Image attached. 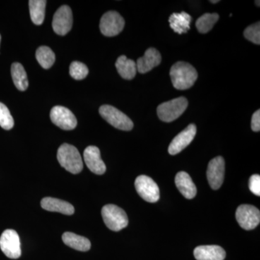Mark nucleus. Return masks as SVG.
Returning a JSON list of instances; mask_svg holds the SVG:
<instances>
[{
  "instance_id": "1",
  "label": "nucleus",
  "mask_w": 260,
  "mask_h": 260,
  "mask_svg": "<svg viewBox=\"0 0 260 260\" xmlns=\"http://www.w3.org/2000/svg\"><path fill=\"white\" fill-rule=\"evenodd\" d=\"M173 85L177 90H187L194 85L198 74L194 67L185 61H178L170 70Z\"/></svg>"
},
{
  "instance_id": "2",
  "label": "nucleus",
  "mask_w": 260,
  "mask_h": 260,
  "mask_svg": "<svg viewBox=\"0 0 260 260\" xmlns=\"http://www.w3.org/2000/svg\"><path fill=\"white\" fill-rule=\"evenodd\" d=\"M57 160L61 167L72 174H79L83 170L81 155L73 145L67 143L61 145L58 149Z\"/></svg>"
},
{
  "instance_id": "3",
  "label": "nucleus",
  "mask_w": 260,
  "mask_h": 260,
  "mask_svg": "<svg viewBox=\"0 0 260 260\" xmlns=\"http://www.w3.org/2000/svg\"><path fill=\"white\" fill-rule=\"evenodd\" d=\"M102 215L104 223L114 232L122 230L129 223L125 211L115 205H107L103 207Z\"/></svg>"
},
{
  "instance_id": "4",
  "label": "nucleus",
  "mask_w": 260,
  "mask_h": 260,
  "mask_svg": "<svg viewBox=\"0 0 260 260\" xmlns=\"http://www.w3.org/2000/svg\"><path fill=\"white\" fill-rule=\"evenodd\" d=\"M187 107V99L184 97H179L160 104L157 109V114L160 120L171 122L176 120L185 112Z\"/></svg>"
},
{
  "instance_id": "5",
  "label": "nucleus",
  "mask_w": 260,
  "mask_h": 260,
  "mask_svg": "<svg viewBox=\"0 0 260 260\" xmlns=\"http://www.w3.org/2000/svg\"><path fill=\"white\" fill-rule=\"evenodd\" d=\"M99 114L111 125L123 131L133 129L134 124L126 114L110 105H103L99 109Z\"/></svg>"
},
{
  "instance_id": "6",
  "label": "nucleus",
  "mask_w": 260,
  "mask_h": 260,
  "mask_svg": "<svg viewBox=\"0 0 260 260\" xmlns=\"http://www.w3.org/2000/svg\"><path fill=\"white\" fill-rule=\"evenodd\" d=\"M0 249L10 259H18L21 256L20 237L13 229H7L0 237Z\"/></svg>"
},
{
  "instance_id": "7",
  "label": "nucleus",
  "mask_w": 260,
  "mask_h": 260,
  "mask_svg": "<svg viewBox=\"0 0 260 260\" xmlns=\"http://www.w3.org/2000/svg\"><path fill=\"white\" fill-rule=\"evenodd\" d=\"M124 18L116 11H109L103 15L100 21V30L103 35L112 37L120 34L124 28Z\"/></svg>"
},
{
  "instance_id": "8",
  "label": "nucleus",
  "mask_w": 260,
  "mask_h": 260,
  "mask_svg": "<svg viewBox=\"0 0 260 260\" xmlns=\"http://www.w3.org/2000/svg\"><path fill=\"white\" fill-rule=\"evenodd\" d=\"M135 189L140 196L148 203H156L160 198L158 186L148 176L141 175L137 177L135 182Z\"/></svg>"
},
{
  "instance_id": "9",
  "label": "nucleus",
  "mask_w": 260,
  "mask_h": 260,
  "mask_svg": "<svg viewBox=\"0 0 260 260\" xmlns=\"http://www.w3.org/2000/svg\"><path fill=\"white\" fill-rule=\"evenodd\" d=\"M236 218L242 229L252 230L259 224V210L253 205H240L236 212Z\"/></svg>"
},
{
  "instance_id": "10",
  "label": "nucleus",
  "mask_w": 260,
  "mask_h": 260,
  "mask_svg": "<svg viewBox=\"0 0 260 260\" xmlns=\"http://www.w3.org/2000/svg\"><path fill=\"white\" fill-rule=\"evenodd\" d=\"M73 13L68 5L60 7L53 18L52 28L56 34L65 36L70 31L73 27Z\"/></svg>"
},
{
  "instance_id": "11",
  "label": "nucleus",
  "mask_w": 260,
  "mask_h": 260,
  "mask_svg": "<svg viewBox=\"0 0 260 260\" xmlns=\"http://www.w3.org/2000/svg\"><path fill=\"white\" fill-rule=\"evenodd\" d=\"M51 120L61 129H74L78 124L76 117L68 108L56 106L50 112Z\"/></svg>"
},
{
  "instance_id": "12",
  "label": "nucleus",
  "mask_w": 260,
  "mask_h": 260,
  "mask_svg": "<svg viewBox=\"0 0 260 260\" xmlns=\"http://www.w3.org/2000/svg\"><path fill=\"white\" fill-rule=\"evenodd\" d=\"M225 174V160L223 157L212 159L208 164L207 177L212 189H218L223 184Z\"/></svg>"
},
{
  "instance_id": "13",
  "label": "nucleus",
  "mask_w": 260,
  "mask_h": 260,
  "mask_svg": "<svg viewBox=\"0 0 260 260\" xmlns=\"http://www.w3.org/2000/svg\"><path fill=\"white\" fill-rule=\"evenodd\" d=\"M196 133V126L194 124H189L185 129L181 132L173 139L169 145V153L172 155L180 153L192 142Z\"/></svg>"
},
{
  "instance_id": "14",
  "label": "nucleus",
  "mask_w": 260,
  "mask_h": 260,
  "mask_svg": "<svg viewBox=\"0 0 260 260\" xmlns=\"http://www.w3.org/2000/svg\"><path fill=\"white\" fill-rule=\"evenodd\" d=\"M84 160L90 172L102 175L107 170L105 164L101 157L100 150L95 146H88L84 150Z\"/></svg>"
},
{
  "instance_id": "15",
  "label": "nucleus",
  "mask_w": 260,
  "mask_h": 260,
  "mask_svg": "<svg viewBox=\"0 0 260 260\" xmlns=\"http://www.w3.org/2000/svg\"><path fill=\"white\" fill-rule=\"evenodd\" d=\"M161 55L155 48H149L145 51L144 56L137 61V70L141 74L148 73L154 68L160 64Z\"/></svg>"
},
{
  "instance_id": "16",
  "label": "nucleus",
  "mask_w": 260,
  "mask_h": 260,
  "mask_svg": "<svg viewBox=\"0 0 260 260\" xmlns=\"http://www.w3.org/2000/svg\"><path fill=\"white\" fill-rule=\"evenodd\" d=\"M225 251L218 245H203L195 248L194 256L197 260H224Z\"/></svg>"
},
{
  "instance_id": "17",
  "label": "nucleus",
  "mask_w": 260,
  "mask_h": 260,
  "mask_svg": "<svg viewBox=\"0 0 260 260\" xmlns=\"http://www.w3.org/2000/svg\"><path fill=\"white\" fill-rule=\"evenodd\" d=\"M176 186L186 199H193L197 194V187L190 176L186 172L178 173L175 177Z\"/></svg>"
},
{
  "instance_id": "18",
  "label": "nucleus",
  "mask_w": 260,
  "mask_h": 260,
  "mask_svg": "<svg viewBox=\"0 0 260 260\" xmlns=\"http://www.w3.org/2000/svg\"><path fill=\"white\" fill-rule=\"evenodd\" d=\"M43 209L56 212L64 215H71L75 213V208L70 203L54 198H45L41 201Z\"/></svg>"
},
{
  "instance_id": "19",
  "label": "nucleus",
  "mask_w": 260,
  "mask_h": 260,
  "mask_svg": "<svg viewBox=\"0 0 260 260\" xmlns=\"http://www.w3.org/2000/svg\"><path fill=\"white\" fill-rule=\"evenodd\" d=\"M190 15L181 12L180 13H173L169 17V22L170 23L171 28L177 34H186L190 29V23L191 22Z\"/></svg>"
},
{
  "instance_id": "20",
  "label": "nucleus",
  "mask_w": 260,
  "mask_h": 260,
  "mask_svg": "<svg viewBox=\"0 0 260 260\" xmlns=\"http://www.w3.org/2000/svg\"><path fill=\"white\" fill-rule=\"evenodd\" d=\"M63 242L67 246L80 251L90 250L91 244L87 238L77 235L74 233L65 232L62 235Z\"/></svg>"
},
{
  "instance_id": "21",
  "label": "nucleus",
  "mask_w": 260,
  "mask_h": 260,
  "mask_svg": "<svg viewBox=\"0 0 260 260\" xmlns=\"http://www.w3.org/2000/svg\"><path fill=\"white\" fill-rule=\"evenodd\" d=\"M115 66L121 78L125 80H133L138 72L136 62L127 59L124 55H121L118 58Z\"/></svg>"
},
{
  "instance_id": "22",
  "label": "nucleus",
  "mask_w": 260,
  "mask_h": 260,
  "mask_svg": "<svg viewBox=\"0 0 260 260\" xmlns=\"http://www.w3.org/2000/svg\"><path fill=\"white\" fill-rule=\"evenodd\" d=\"M11 75L15 87L20 91H25L28 87L26 72L20 63L15 62L11 66Z\"/></svg>"
},
{
  "instance_id": "23",
  "label": "nucleus",
  "mask_w": 260,
  "mask_h": 260,
  "mask_svg": "<svg viewBox=\"0 0 260 260\" xmlns=\"http://www.w3.org/2000/svg\"><path fill=\"white\" fill-rule=\"evenodd\" d=\"M29 11L32 23L35 25H40L44 23L45 18L46 5L45 0H30L29 1Z\"/></svg>"
},
{
  "instance_id": "24",
  "label": "nucleus",
  "mask_w": 260,
  "mask_h": 260,
  "mask_svg": "<svg viewBox=\"0 0 260 260\" xmlns=\"http://www.w3.org/2000/svg\"><path fill=\"white\" fill-rule=\"evenodd\" d=\"M36 58L38 62L44 69H49L54 64L55 54L50 48L42 46L38 48L36 52Z\"/></svg>"
},
{
  "instance_id": "25",
  "label": "nucleus",
  "mask_w": 260,
  "mask_h": 260,
  "mask_svg": "<svg viewBox=\"0 0 260 260\" xmlns=\"http://www.w3.org/2000/svg\"><path fill=\"white\" fill-rule=\"evenodd\" d=\"M218 19L219 15L217 13H205L197 20V29L200 34H207L213 28Z\"/></svg>"
},
{
  "instance_id": "26",
  "label": "nucleus",
  "mask_w": 260,
  "mask_h": 260,
  "mask_svg": "<svg viewBox=\"0 0 260 260\" xmlns=\"http://www.w3.org/2000/svg\"><path fill=\"white\" fill-rule=\"evenodd\" d=\"M89 70L86 65L80 61H75L71 63L70 67V75L75 80L85 79L88 75Z\"/></svg>"
},
{
  "instance_id": "27",
  "label": "nucleus",
  "mask_w": 260,
  "mask_h": 260,
  "mask_svg": "<svg viewBox=\"0 0 260 260\" xmlns=\"http://www.w3.org/2000/svg\"><path fill=\"white\" fill-rule=\"evenodd\" d=\"M0 126L6 130L11 129L14 126V119L8 108L0 102Z\"/></svg>"
},
{
  "instance_id": "28",
  "label": "nucleus",
  "mask_w": 260,
  "mask_h": 260,
  "mask_svg": "<svg viewBox=\"0 0 260 260\" xmlns=\"http://www.w3.org/2000/svg\"><path fill=\"white\" fill-rule=\"evenodd\" d=\"M244 37L249 42H253L254 44L259 45L260 43V23L253 24L249 25L244 30Z\"/></svg>"
},
{
  "instance_id": "29",
  "label": "nucleus",
  "mask_w": 260,
  "mask_h": 260,
  "mask_svg": "<svg viewBox=\"0 0 260 260\" xmlns=\"http://www.w3.org/2000/svg\"><path fill=\"white\" fill-rule=\"evenodd\" d=\"M249 189L253 194L260 196V176L259 174H254L251 176L249 181Z\"/></svg>"
},
{
  "instance_id": "30",
  "label": "nucleus",
  "mask_w": 260,
  "mask_h": 260,
  "mask_svg": "<svg viewBox=\"0 0 260 260\" xmlns=\"http://www.w3.org/2000/svg\"><path fill=\"white\" fill-rule=\"evenodd\" d=\"M251 129L254 132H259L260 130V111L257 110L254 113L251 117Z\"/></svg>"
},
{
  "instance_id": "31",
  "label": "nucleus",
  "mask_w": 260,
  "mask_h": 260,
  "mask_svg": "<svg viewBox=\"0 0 260 260\" xmlns=\"http://www.w3.org/2000/svg\"><path fill=\"white\" fill-rule=\"evenodd\" d=\"M210 3H213V4H215V3H219V1L218 0H217V1H210Z\"/></svg>"
},
{
  "instance_id": "32",
  "label": "nucleus",
  "mask_w": 260,
  "mask_h": 260,
  "mask_svg": "<svg viewBox=\"0 0 260 260\" xmlns=\"http://www.w3.org/2000/svg\"><path fill=\"white\" fill-rule=\"evenodd\" d=\"M256 5H258V7H259V1H256Z\"/></svg>"
},
{
  "instance_id": "33",
  "label": "nucleus",
  "mask_w": 260,
  "mask_h": 260,
  "mask_svg": "<svg viewBox=\"0 0 260 260\" xmlns=\"http://www.w3.org/2000/svg\"><path fill=\"white\" fill-rule=\"evenodd\" d=\"M0 42H1V35H0Z\"/></svg>"
}]
</instances>
